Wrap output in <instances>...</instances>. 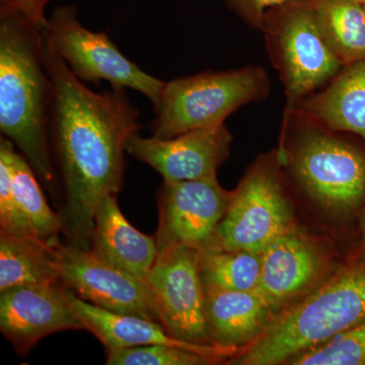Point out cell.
<instances>
[{
	"instance_id": "20",
	"label": "cell",
	"mask_w": 365,
	"mask_h": 365,
	"mask_svg": "<svg viewBox=\"0 0 365 365\" xmlns=\"http://www.w3.org/2000/svg\"><path fill=\"white\" fill-rule=\"evenodd\" d=\"M14 148L9 139L1 136L0 155H4L9 163L19 208L35 237L48 246L57 247L61 244L60 235L63 234L61 215L50 207L37 175L28 160Z\"/></svg>"
},
{
	"instance_id": "8",
	"label": "cell",
	"mask_w": 365,
	"mask_h": 365,
	"mask_svg": "<svg viewBox=\"0 0 365 365\" xmlns=\"http://www.w3.org/2000/svg\"><path fill=\"white\" fill-rule=\"evenodd\" d=\"M44 36L79 81L96 86L107 81L111 86L138 91L153 106L157 104L165 81L124 56L107 34L93 32L81 25L76 7H56L47 19Z\"/></svg>"
},
{
	"instance_id": "5",
	"label": "cell",
	"mask_w": 365,
	"mask_h": 365,
	"mask_svg": "<svg viewBox=\"0 0 365 365\" xmlns=\"http://www.w3.org/2000/svg\"><path fill=\"white\" fill-rule=\"evenodd\" d=\"M275 9L265 14L261 30L285 88L284 130L297 106L344 66L319 30L313 0H292Z\"/></svg>"
},
{
	"instance_id": "29",
	"label": "cell",
	"mask_w": 365,
	"mask_h": 365,
	"mask_svg": "<svg viewBox=\"0 0 365 365\" xmlns=\"http://www.w3.org/2000/svg\"><path fill=\"white\" fill-rule=\"evenodd\" d=\"M359 2H361L362 4H365V0H359Z\"/></svg>"
},
{
	"instance_id": "14",
	"label": "cell",
	"mask_w": 365,
	"mask_h": 365,
	"mask_svg": "<svg viewBox=\"0 0 365 365\" xmlns=\"http://www.w3.org/2000/svg\"><path fill=\"white\" fill-rule=\"evenodd\" d=\"M0 330L21 356L51 334L85 330L61 282L20 285L0 292Z\"/></svg>"
},
{
	"instance_id": "16",
	"label": "cell",
	"mask_w": 365,
	"mask_h": 365,
	"mask_svg": "<svg viewBox=\"0 0 365 365\" xmlns=\"http://www.w3.org/2000/svg\"><path fill=\"white\" fill-rule=\"evenodd\" d=\"M90 250L98 258L148 283L158 255L155 235H144L125 218L110 194L98 204Z\"/></svg>"
},
{
	"instance_id": "25",
	"label": "cell",
	"mask_w": 365,
	"mask_h": 365,
	"mask_svg": "<svg viewBox=\"0 0 365 365\" xmlns=\"http://www.w3.org/2000/svg\"><path fill=\"white\" fill-rule=\"evenodd\" d=\"M0 232L36 237L16 203L13 177L4 155H0Z\"/></svg>"
},
{
	"instance_id": "10",
	"label": "cell",
	"mask_w": 365,
	"mask_h": 365,
	"mask_svg": "<svg viewBox=\"0 0 365 365\" xmlns=\"http://www.w3.org/2000/svg\"><path fill=\"white\" fill-rule=\"evenodd\" d=\"M234 191L222 188L217 177L163 182L158 192V251L176 245L198 251L215 248L216 230Z\"/></svg>"
},
{
	"instance_id": "6",
	"label": "cell",
	"mask_w": 365,
	"mask_h": 365,
	"mask_svg": "<svg viewBox=\"0 0 365 365\" xmlns=\"http://www.w3.org/2000/svg\"><path fill=\"white\" fill-rule=\"evenodd\" d=\"M306 119V118H304ZM307 120L290 148H279L283 165L314 203L330 215L347 216L365 199V157L332 130Z\"/></svg>"
},
{
	"instance_id": "7",
	"label": "cell",
	"mask_w": 365,
	"mask_h": 365,
	"mask_svg": "<svg viewBox=\"0 0 365 365\" xmlns=\"http://www.w3.org/2000/svg\"><path fill=\"white\" fill-rule=\"evenodd\" d=\"M278 150L259 158L234 190L217 230L220 248L262 254L271 242L297 227L283 185Z\"/></svg>"
},
{
	"instance_id": "21",
	"label": "cell",
	"mask_w": 365,
	"mask_h": 365,
	"mask_svg": "<svg viewBox=\"0 0 365 365\" xmlns=\"http://www.w3.org/2000/svg\"><path fill=\"white\" fill-rule=\"evenodd\" d=\"M326 42L348 66L365 58V7L359 0H313Z\"/></svg>"
},
{
	"instance_id": "3",
	"label": "cell",
	"mask_w": 365,
	"mask_h": 365,
	"mask_svg": "<svg viewBox=\"0 0 365 365\" xmlns=\"http://www.w3.org/2000/svg\"><path fill=\"white\" fill-rule=\"evenodd\" d=\"M365 321V259L338 267L311 294L274 317L232 365L287 364L300 353Z\"/></svg>"
},
{
	"instance_id": "30",
	"label": "cell",
	"mask_w": 365,
	"mask_h": 365,
	"mask_svg": "<svg viewBox=\"0 0 365 365\" xmlns=\"http://www.w3.org/2000/svg\"><path fill=\"white\" fill-rule=\"evenodd\" d=\"M364 7H365V4H364Z\"/></svg>"
},
{
	"instance_id": "22",
	"label": "cell",
	"mask_w": 365,
	"mask_h": 365,
	"mask_svg": "<svg viewBox=\"0 0 365 365\" xmlns=\"http://www.w3.org/2000/svg\"><path fill=\"white\" fill-rule=\"evenodd\" d=\"M199 267L205 288L254 290L260 282L261 255L215 247L201 252Z\"/></svg>"
},
{
	"instance_id": "2",
	"label": "cell",
	"mask_w": 365,
	"mask_h": 365,
	"mask_svg": "<svg viewBox=\"0 0 365 365\" xmlns=\"http://www.w3.org/2000/svg\"><path fill=\"white\" fill-rule=\"evenodd\" d=\"M45 16L14 0L0 1V131L59 200L50 146L54 83L45 61Z\"/></svg>"
},
{
	"instance_id": "12",
	"label": "cell",
	"mask_w": 365,
	"mask_h": 365,
	"mask_svg": "<svg viewBox=\"0 0 365 365\" xmlns=\"http://www.w3.org/2000/svg\"><path fill=\"white\" fill-rule=\"evenodd\" d=\"M57 258L60 281L79 299L113 313L158 322L148 283L98 258L90 249L61 242Z\"/></svg>"
},
{
	"instance_id": "23",
	"label": "cell",
	"mask_w": 365,
	"mask_h": 365,
	"mask_svg": "<svg viewBox=\"0 0 365 365\" xmlns=\"http://www.w3.org/2000/svg\"><path fill=\"white\" fill-rule=\"evenodd\" d=\"M290 365H365V321L294 356Z\"/></svg>"
},
{
	"instance_id": "26",
	"label": "cell",
	"mask_w": 365,
	"mask_h": 365,
	"mask_svg": "<svg viewBox=\"0 0 365 365\" xmlns=\"http://www.w3.org/2000/svg\"><path fill=\"white\" fill-rule=\"evenodd\" d=\"M289 1L292 0H225L227 6L248 25L260 30L266 9L282 6Z\"/></svg>"
},
{
	"instance_id": "15",
	"label": "cell",
	"mask_w": 365,
	"mask_h": 365,
	"mask_svg": "<svg viewBox=\"0 0 365 365\" xmlns=\"http://www.w3.org/2000/svg\"><path fill=\"white\" fill-rule=\"evenodd\" d=\"M66 297L72 309L83 322L85 330L95 335L106 350L146 345H170L184 348L227 361L235 351L218 346L194 345L170 336L158 322L134 314L113 313L79 299L66 287Z\"/></svg>"
},
{
	"instance_id": "4",
	"label": "cell",
	"mask_w": 365,
	"mask_h": 365,
	"mask_svg": "<svg viewBox=\"0 0 365 365\" xmlns=\"http://www.w3.org/2000/svg\"><path fill=\"white\" fill-rule=\"evenodd\" d=\"M269 91L262 67L205 71L165 83L150 123L153 135L169 139L194 129L225 123L242 106L264 100Z\"/></svg>"
},
{
	"instance_id": "27",
	"label": "cell",
	"mask_w": 365,
	"mask_h": 365,
	"mask_svg": "<svg viewBox=\"0 0 365 365\" xmlns=\"http://www.w3.org/2000/svg\"><path fill=\"white\" fill-rule=\"evenodd\" d=\"M16 1L29 9H44L49 0H16Z\"/></svg>"
},
{
	"instance_id": "24",
	"label": "cell",
	"mask_w": 365,
	"mask_h": 365,
	"mask_svg": "<svg viewBox=\"0 0 365 365\" xmlns=\"http://www.w3.org/2000/svg\"><path fill=\"white\" fill-rule=\"evenodd\" d=\"M222 360L170 345H146L107 350L108 365H209Z\"/></svg>"
},
{
	"instance_id": "1",
	"label": "cell",
	"mask_w": 365,
	"mask_h": 365,
	"mask_svg": "<svg viewBox=\"0 0 365 365\" xmlns=\"http://www.w3.org/2000/svg\"><path fill=\"white\" fill-rule=\"evenodd\" d=\"M45 61L54 83L50 146L61 189L66 244L90 249L98 204L123 184L129 137L141 129L127 88L93 91L79 81L45 39Z\"/></svg>"
},
{
	"instance_id": "13",
	"label": "cell",
	"mask_w": 365,
	"mask_h": 365,
	"mask_svg": "<svg viewBox=\"0 0 365 365\" xmlns=\"http://www.w3.org/2000/svg\"><path fill=\"white\" fill-rule=\"evenodd\" d=\"M232 135L225 124L194 129L169 139L129 137L126 153L157 170L163 182L215 177L230 158Z\"/></svg>"
},
{
	"instance_id": "28",
	"label": "cell",
	"mask_w": 365,
	"mask_h": 365,
	"mask_svg": "<svg viewBox=\"0 0 365 365\" xmlns=\"http://www.w3.org/2000/svg\"><path fill=\"white\" fill-rule=\"evenodd\" d=\"M361 235H362V244H364V248L365 250V211L364 213V217L361 220Z\"/></svg>"
},
{
	"instance_id": "19",
	"label": "cell",
	"mask_w": 365,
	"mask_h": 365,
	"mask_svg": "<svg viewBox=\"0 0 365 365\" xmlns=\"http://www.w3.org/2000/svg\"><path fill=\"white\" fill-rule=\"evenodd\" d=\"M57 247L29 235L0 232V292L20 285L61 282Z\"/></svg>"
},
{
	"instance_id": "9",
	"label": "cell",
	"mask_w": 365,
	"mask_h": 365,
	"mask_svg": "<svg viewBox=\"0 0 365 365\" xmlns=\"http://www.w3.org/2000/svg\"><path fill=\"white\" fill-rule=\"evenodd\" d=\"M200 255L184 245L160 250L148 284L158 323L170 336L190 344L215 346L206 323Z\"/></svg>"
},
{
	"instance_id": "17",
	"label": "cell",
	"mask_w": 365,
	"mask_h": 365,
	"mask_svg": "<svg viewBox=\"0 0 365 365\" xmlns=\"http://www.w3.org/2000/svg\"><path fill=\"white\" fill-rule=\"evenodd\" d=\"M204 292L211 340L235 354L258 339L275 317L258 289L241 292L204 287Z\"/></svg>"
},
{
	"instance_id": "18",
	"label": "cell",
	"mask_w": 365,
	"mask_h": 365,
	"mask_svg": "<svg viewBox=\"0 0 365 365\" xmlns=\"http://www.w3.org/2000/svg\"><path fill=\"white\" fill-rule=\"evenodd\" d=\"M294 114L329 130L357 134L365 141V58L345 66L326 90L302 101Z\"/></svg>"
},
{
	"instance_id": "11",
	"label": "cell",
	"mask_w": 365,
	"mask_h": 365,
	"mask_svg": "<svg viewBox=\"0 0 365 365\" xmlns=\"http://www.w3.org/2000/svg\"><path fill=\"white\" fill-rule=\"evenodd\" d=\"M337 268L325 242L297 225L261 254L257 289L277 314L311 294Z\"/></svg>"
}]
</instances>
